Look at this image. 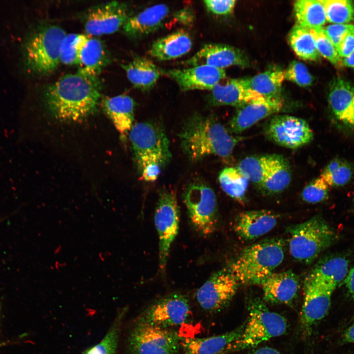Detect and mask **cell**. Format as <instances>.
I'll list each match as a JSON object with an SVG mask.
<instances>
[{
	"instance_id": "47",
	"label": "cell",
	"mask_w": 354,
	"mask_h": 354,
	"mask_svg": "<svg viewBox=\"0 0 354 354\" xmlns=\"http://www.w3.org/2000/svg\"><path fill=\"white\" fill-rule=\"evenodd\" d=\"M343 283L350 296L354 298V266L349 270Z\"/></svg>"
},
{
	"instance_id": "4",
	"label": "cell",
	"mask_w": 354,
	"mask_h": 354,
	"mask_svg": "<svg viewBox=\"0 0 354 354\" xmlns=\"http://www.w3.org/2000/svg\"><path fill=\"white\" fill-rule=\"evenodd\" d=\"M66 34L62 28L55 25L37 28L30 32L22 47L26 69L38 75L53 72L60 62V48Z\"/></svg>"
},
{
	"instance_id": "40",
	"label": "cell",
	"mask_w": 354,
	"mask_h": 354,
	"mask_svg": "<svg viewBox=\"0 0 354 354\" xmlns=\"http://www.w3.org/2000/svg\"><path fill=\"white\" fill-rule=\"evenodd\" d=\"M323 28L309 29L315 40L317 50L320 56L328 60L332 64L339 65L341 64V58Z\"/></svg>"
},
{
	"instance_id": "14",
	"label": "cell",
	"mask_w": 354,
	"mask_h": 354,
	"mask_svg": "<svg viewBox=\"0 0 354 354\" xmlns=\"http://www.w3.org/2000/svg\"><path fill=\"white\" fill-rule=\"evenodd\" d=\"M130 16L126 3L113 1L101 4L88 10L85 30L89 36L111 34L122 28Z\"/></svg>"
},
{
	"instance_id": "42",
	"label": "cell",
	"mask_w": 354,
	"mask_h": 354,
	"mask_svg": "<svg viewBox=\"0 0 354 354\" xmlns=\"http://www.w3.org/2000/svg\"><path fill=\"white\" fill-rule=\"evenodd\" d=\"M284 73L285 79L301 87L310 86L313 82V76L307 67L301 62L293 61Z\"/></svg>"
},
{
	"instance_id": "7",
	"label": "cell",
	"mask_w": 354,
	"mask_h": 354,
	"mask_svg": "<svg viewBox=\"0 0 354 354\" xmlns=\"http://www.w3.org/2000/svg\"><path fill=\"white\" fill-rule=\"evenodd\" d=\"M129 139L139 171L151 163H159L164 168L170 161L169 141L161 124L148 121L136 123L129 132Z\"/></svg>"
},
{
	"instance_id": "6",
	"label": "cell",
	"mask_w": 354,
	"mask_h": 354,
	"mask_svg": "<svg viewBox=\"0 0 354 354\" xmlns=\"http://www.w3.org/2000/svg\"><path fill=\"white\" fill-rule=\"evenodd\" d=\"M249 316L240 337L229 347L227 353L255 348L263 342L280 336L286 331L285 318L271 311L258 297L248 300Z\"/></svg>"
},
{
	"instance_id": "22",
	"label": "cell",
	"mask_w": 354,
	"mask_h": 354,
	"mask_svg": "<svg viewBox=\"0 0 354 354\" xmlns=\"http://www.w3.org/2000/svg\"><path fill=\"white\" fill-rule=\"evenodd\" d=\"M328 102L335 118L343 125L354 127V87L346 80L335 78L329 86Z\"/></svg>"
},
{
	"instance_id": "50",
	"label": "cell",
	"mask_w": 354,
	"mask_h": 354,
	"mask_svg": "<svg viewBox=\"0 0 354 354\" xmlns=\"http://www.w3.org/2000/svg\"><path fill=\"white\" fill-rule=\"evenodd\" d=\"M341 64L346 67L354 69V51L349 56L343 59Z\"/></svg>"
},
{
	"instance_id": "3",
	"label": "cell",
	"mask_w": 354,
	"mask_h": 354,
	"mask_svg": "<svg viewBox=\"0 0 354 354\" xmlns=\"http://www.w3.org/2000/svg\"><path fill=\"white\" fill-rule=\"evenodd\" d=\"M284 253L282 239H266L244 248L227 267L239 284L261 285L282 263Z\"/></svg>"
},
{
	"instance_id": "38",
	"label": "cell",
	"mask_w": 354,
	"mask_h": 354,
	"mask_svg": "<svg viewBox=\"0 0 354 354\" xmlns=\"http://www.w3.org/2000/svg\"><path fill=\"white\" fill-rule=\"evenodd\" d=\"M126 310H121L102 340L86 350L83 354H116L121 321Z\"/></svg>"
},
{
	"instance_id": "34",
	"label": "cell",
	"mask_w": 354,
	"mask_h": 354,
	"mask_svg": "<svg viewBox=\"0 0 354 354\" xmlns=\"http://www.w3.org/2000/svg\"><path fill=\"white\" fill-rule=\"evenodd\" d=\"M274 156L246 157L239 162L236 168L249 181L261 185L272 163Z\"/></svg>"
},
{
	"instance_id": "9",
	"label": "cell",
	"mask_w": 354,
	"mask_h": 354,
	"mask_svg": "<svg viewBox=\"0 0 354 354\" xmlns=\"http://www.w3.org/2000/svg\"><path fill=\"white\" fill-rule=\"evenodd\" d=\"M131 354H176L182 338L176 331L138 321L128 339Z\"/></svg>"
},
{
	"instance_id": "12",
	"label": "cell",
	"mask_w": 354,
	"mask_h": 354,
	"mask_svg": "<svg viewBox=\"0 0 354 354\" xmlns=\"http://www.w3.org/2000/svg\"><path fill=\"white\" fill-rule=\"evenodd\" d=\"M191 308L184 295L174 293L167 295L151 304L138 321L165 328L177 326L189 319Z\"/></svg>"
},
{
	"instance_id": "17",
	"label": "cell",
	"mask_w": 354,
	"mask_h": 354,
	"mask_svg": "<svg viewBox=\"0 0 354 354\" xmlns=\"http://www.w3.org/2000/svg\"><path fill=\"white\" fill-rule=\"evenodd\" d=\"M247 58L239 49L229 45H205L183 64L187 66L206 65L224 69L232 65L247 66Z\"/></svg>"
},
{
	"instance_id": "13",
	"label": "cell",
	"mask_w": 354,
	"mask_h": 354,
	"mask_svg": "<svg viewBox=\"0 0 354 354\" xmlns=\"http://www.w3.org/2000/svg\"><path fill=\"white\" fill-rule=\"evenodd\" d=\"M266 131L270 140L292 149L308 144L314 137L312 130L305 120L289 115L274 116L269 121Z\"/></svg>"
},
{
	"instance_id": "30",
	"label": "cell",
	"mask_w": 354,
	"mask_h": 354,
	"mask_svg": "<svg viewBox=\"0 0 354 354\" xmlns=\"http://www.w3.org/2000/svg\"><path fill=\"white\" fill-rule=\"evenodd\" d=\"M285 79L284 71L279 69L267 70L244 78L249 89L265 98L279 97Z\"/></svg>"
},
{
	"instance_id": "2",
	"label": "cell",
	"mask_w": 354,
	"mask_h": 354,
	"mask_svg": "<svg viewBox=\"0 0 354 354\" xmlns=\"http://www.w3.org/2000/svg\"><path fill=\"white\" fill-rule=\"evenodd\" d=\"M178 136L184 153L192 161L210 155L228 158L238 142L216 118L197 113L185 121Z\"/></svg>"
},
{
	"instance_id": "10",
	"label": "cell",
	"mask_w": 354,
	"mask_h": 354,
	"mask_svg": "<svg viewBox=\"0 0 354 354\" xmlns=\"http://www.w3.org/2000/svg\"><path fill=\"white\" fill-rule=\"evenodd\" d=\"M154 224L159 239V268L163 271L179 230V210L173 191L164 190L160 193L155 209Z\"/></svg>"
},
{
	"instance_id": "21",
	"label": "cell",
	"mask_w": 354,
	"mask_h": 354,
	"mask_svg": "<svg viewBox=\"0 0 354 354\" xmlns=\"http://www.w3.org/2000/svg\"><path fill=\"white\" fill-rule=\"evenodd\" d=\"M210 91L208 101L212 106L227 105L239 108L251 101L264 97L249 89L244 78L221 81Z\"/></svg>"
},
{
	"instance_id": "33",
	"label": "cell",
	"mask_w": 354,
	"mask_h": 354,
	"mask_svg": "<svg viewBox=\"0 0 354 354\" xmlns=\"http://www.w3.org/2000/svg\"><path fill=\"white\" fill-rule=\"evenodd\" d=\"M289 40L291 48L299 58L311 61L320 59L315 40L309 29L296 24L291 30Z\"/></svg>"
},
{
	"instance_id": "26",
	"label": "cell",
	"mask_w": 354,
	"mask_h": 354,
	"mask_svg": "<svg viewBox=\"0 0 354 354\" xmlns=\"http://www.w3.org/2000/svg\"><path fill=\"white\" fill-rule=\"evenodd\" d=\"M349 261L341 255H329L320 259L308 275L333 291L340 286L349 271Z\"/></svg>"
},
{
	"instance_id": "44",
	"label": "cell",
	"mask_w": 354,
	"mask_h": 354,
	"mask_svg": "<svg viewBox=\"0 0 354 354\" xmlns=\"http://www.w3.org/2000/svg\"><path fill=\"white\" fill-rule=\"evenodd\" d=\"M234 0H206L205 6L208 12L218 15H226L231 13L235 6Z\"/></svg>"
},
{
	"instance_id": "11",
	"label": "cell",
	"mask_w": 354,
	"mask_h": 354,
	"mask_svg": "<svg viewBox=\"0 0 354 354\" xmlns=\"http://www.w3.org/2000/svg\"><path fill=\"white\" fill-rule=\"evenodd\" d=\"M239 285L227 266L214 272L198 289L196 299L208 313L219 312L228 306Z\"/></svg>"
},
{
	"instance_id": "24",
	"label": "cell",
	"mask_w": 354,
	"mask_h": 354,
	"mask_svg": "<svg viewBox=\"0 0 354 354\" xmlns=\"http://www.w3.org/2000/svg\"><path fill=\"white\" fill-rule=\"evenodd\" d=\"M244 324L223 334L206 337L182 338L184 354H225L241 336Z\"/></svg>"
},
{
	"instance_id": "8",
	"label": "cell",
	"mask_w": 354,
	"mask_h": 354,
	"mask_svg": "<svg viewBox=\"0 0 354 354\" xmlns=\"http://www.w3.org/2000/svg\"><path fill=\"white\" fill-rule=\"evenodd\" d=\"M183 198L195 230L205 236L212 234L216 230L218 216L217 199L211 188L203 181H195L186 188Z\"/></svg>"
},
{
	"instance_id": "15",
	"label": "cell",
	"mask_w": 354,
	"mask_h": 354,
	"mask_svg": "<svg viewBox=\"0 0 354 354\" xmlns=\"http://www.w3.org/2000/svg\"><path fill=\"white\" fill-rule=\"evenodd\" d=\"M162 75L174 80L180 90H211L226 78L224 69L206 65L190 66L183 69H165L160 68Z\"/></svg>"
},
{
	"instance_id": "25",
	"label": "cell",
	"mask_w": 354,
	"mask_h": 354,
	"mask_svg": "<svg viewBox=\"0 0 354 354\" xmlns=\"http://www.w3.org/2000/svg\"><path fill=\"white\" fill-rule=\"evenodd\" d=\"M192 46V40L190 34L181 29L157 39L150 46L148 53L157 60L166 61L186 55Z\"/></svg>"
},
{
	"instance_id": "20",
	"label": "cell",
	"mask_w": 354,
	"mask_h": 354,
	"mask_svg": "<svg viewBox=\"0 0 354 354\" xmlns=\"http://www.w3.org/2000/svg\"><path fill=\"white\" fill-rule=\"evenodd\" d=\"M278 216L268 210H254L239 213L236 217L234 229L242 239L250 241L266 234L276 226Z\"/></svg>"
},
{
	"instance_id": "41",
	"label": "cell",
	"mask_w": 354,
	"mask_h": 354,
	"mask_svg": "<svg viewBox=\"0 0 354 354\" xmlns=\"http://www.w3.org/2000/svg\"><path fill=\"white\" fill-rule=\"evenodd\" d=\"M330 186L321 176L312 180L303 189L301 197L309 204H317L325 200L328 197Z\"/></svg>"
},
{
	"instance_id": "49",
	"label": "cell",
	"mask_w": 354,
	"mask_h": 354,
	"mask_svg": "<svg viewBox=\"0 0 354 354\" xmlns=\"http://www.w3.org/2000/svg\"><path fill=\"white\" fill-rule=\"evenodd\" d=\"M344 340L347 342L354 343V322L345 331Z\"/></svg>"
},
{
	"instance_id": "23",
	"label": "cell",
	"mask_w": 354,
	"mask_h": 354,
	"mask_svg": "<svg viewBox=\"0 0 354 354\" xmlns=\"http://www.w3.org/2000/svg\"><path fill=\"white\" fill-rule=\"evenodd\" d=\"M170 12L166 4L160 3L148 7L134 16H131L122 27L124 33L132 38L148 35L159 30Z\"/></svg>"
},
{
	"instance_id": "18",
	"label": "cell",
	"mask_w": 354,
	"mask_h": 354,
	"mask_svg": "<svg viewBox=\"0 0 354 354\" xmlns=\"http://www.w3.org/2000/svg\"><path fill=\"white\" fill-rule=\"evenodd\" d=\"M283 105L280 96L261 97L251 101L238 108L230 121V130L236 134L241 133L262 119L278 113Z\"/></svg>"
},
{
	"instance_id": "19",
	"label": "cell",
	"mask_w": 354,
	"mask_h": 354,
	"mask_svg": "<svg viewBox=\"0 0 354 354\" xmlns=\"http://www.w3.org/2000/svg\"><path fill=\"white\" fill-rule=\"evenodd\" d=\"M263 300L271 304H291L297 297L299 279L291 270L273 272L261 284Z\"/></svg>"
},
{
	"instance_id": "5",
	"label": "cell",
	"mask_w": 354,
	"mask_h": 354,
	"mask_svg": "<svg viewBox=\"0 0 354 354\" xmlns=\"http://www.w3.org/2000/svg\"><path fill=\"white\" fill-rule=\"evenodd\" d=\"M287 233L291 255L306 264L313 262L338 238L335 229L319 215L289 227Z\"/></svg>"
},
{
	"instance_id": "1",
	"label": "cell",
	"mask_w": 354,
	"mask_h": 354,
	"mask_svg": "<svg viewBox=\"0 0 354 354\" xmlns=\"http://www.w3.org/2000/svg\"><path fill=\"white\" fill-rule=\"evenodd\" d=\"M101 92L98 76L78 71L62 76L50 85L44 98L48 110L56 119L75 122L95 113Z\"/></svg>"
},
{
	"instance_id": "31",
	"label": "cell",
	"mask_w": 354,
	"mask_h": 354,
	"mask_svg": "<svg viewBox=\"0 0 354 354\" xmlns=\"http://www.w3.org/2000/svg\"><path fill=\"white\" fill-rule=\"evenodd\" d=\"M297 25L308 29L323 27L326 19L324 5L317 0H298L294 5Z\"/></svg>"
},
{
	"instance_id": "43",
	"label": "cell",
	"mask_w": 354,
	"mask_h": 354,
	"mask_svg": "<svg viewBox=\"0 0 354 354\" xmlns=\"http://www.w3.org/2000/svg\"><path fill=\"white\" fill-rule=\"evenodd\" d=\"M323 29L331 41L336 50L344 37L348 34L354 32V25L352 24H331Z\"/></svg>"
},
{
	"instance_id": "36",
	"label": "cell",
	"mask_w": 354,
	"mask_h": 354,
	"mask_svg": "<svg viewBox=\"0 0 354 354\" xmlns=\"http://www.w3.org/2000/svg\"><path fill=\"white\" fill-rule=\"evenodd\" d=\"M353 169L349 162L341 158H335L325 167L320 175L330 187H339L351 179Z\"/></svg>"
},
{
	"instance_id": "29",
	"label": "cell",
	"mask_w": 354,
	"mask_h": 354,
	"mask_svg": "<svg viewBox=\"0 0 354 354\" xmlns=\"http://www.w3.org/2000/svg\"><path fill=\"white\" fill-rule=\"evenodd\" d=\"M107 62V54L102 42L96 38L88 36L80 51L78 71L98 76Z\"/></svg>"
},
{
	"instance_id": "27",
	"label": "cell",
	"mask_w": 354,
	"mask_h": 354,
	"mask_svg": "<svg viewBox=\"0 0 354 354\" xmlns=\"http://www.w3.org/2000/svg\"><path fill=\"white\" fill-rule=\"evenodd\" d=\"M103 108L122 138L131 130L134 120L135 102L132 97L121 94L106 98Z\"/></svg>"
},
{
	"instance_id": "51",
	"label": "cell",
	"mask_w": 354,
	"mask_h": 354,
	"mask_svg": "<svg viewBox=\"0 0 354 354\" xmlns=\"http://www.w3.org/2000/svg\"><path fill=\"white\" fill-rule=\"evenodd\" d=\"M8 217H9V216H6L3 217L1 218V219H0V224L2 221H3L4 220H5L6 218H7Z\"/></svg>"
},
{
	"instance_id": "37",
	"label": "cell",
	"mask_w": 354,
	"mask_h": 354,
	"mask_svg": "<svg viewBox=\"0 0 354 354\" xmlns=\"http://www.w3.org/2000/svg\"><path fill=\"white\" fill-rule=\"evenodd\" d=\"M326 21L333 24H349L354 20V2L348 0H320Z\"/></svg>"
},
{
	"instance_id": "39",
	"label": "cell",
	"mask_w": 354,
	"mask_h": 354,
	"mask_svg": "<svg viewBox=\"0 0 354 354\" xmlns=\"http://www.w3.org/2000/svg\"><path fill=\"white\" fill-rule=\"evenodd\" d=\"M88 36L78 33L66 34L60 48V62L66 65L78 64L80 51Z\"/></svg>"
},
{
	"instance_id": "32",
	"label": "cell",
	"mask_w": 354,
	"mask_h": 354,
	"mask_svg": "<svg viewBox=\"0 0 354 354\" xmlns=\"http://www.w3.org/2000/svg\"><path fill=\"white\" fill-rule=\"evenodd\" d=\"M291 173L287 162L283 157L275 155L272 163L260 185L267 193L281 192L289 185Z\"/></svg>"
},
{
	"instance_id": "45",
	"label": "cell",
	"mask_w": 354,
	"mask_h": 354,
	"mask_svg": "<svg viewBox=\"0 0 354 354\" xmlns=\"http://www.w3.org/2000/svg\"><path fill=\"white\" fill-rule=\"evenodd\" d=\"M354 51V32L347 35L340 44L337 52L341 58H344Z\"/></svg>"
},
{
	"instance_id": "28",
	"label": "cell",
	"mask_w": 354,
	"mask_h": 354,
	"mask_svg": "<svg viewBox=\"0 0 354 354\" xmlns=\"http://www.w3.org/2000/svg\"><path fill=\"white\" fill-rule=\"evenodd\" d=\"M121 66L133 87L142 91L151 89L161 75L160 68L144 57H135L128 63L122 64Z\"/></svg>"
},
{
	"instance_id": "48",
	"label": "cell",
	"mask_w": 354,
	"mask_h": 354,
	"mask_svg": "<svg viewBox=\"0 0 354 354\" xmlns=\"http://www.w3.org/2000/svg\"><path fill=\"white\" fill-rule=\"evenodd\" d=\"M251 354H282L277 350L268 347H261L253 351Z\"/></svg>"
},
{
	"instance_id": "16",
	"label": "cell",
	"mask_w": 354,
	"mask_h": 354,
	"mask_svg": "<svg viewBox=\"0 0 354 354\" xmlns=\"http://www.w3.org/2000/svg\"><path fill=\"white\" fill-rule=\"evenodd\" d=\"M333 291L327 285L308 276L306 277L300 315L301 325L306 330L311 329L326 315Z\"/></svg>"
},
{
	"instance_id": "35",
	"label": "cell",
	"mask_w": 354,
	"mask_h": 354,
	"mask_svg": "<svg viewBox=\"0 0 354 354\" xmlns=\"http://www.w3.org/2000/svg\"><path fill=\"white\" fill-rule=\"evenodd\" d=\"M218 180L222 190L237 201L243 200L249 181L236 167H227L220 173Z\"/></svg>"
},
{
	"instance_id": "46",
	"label": "cell",
	"mask_w": 354,
	"mask_h": 354,
	"mask_svg": "<svg viewBox=\"0 0 354 354\" xmlns=\"http://www.w3.org/2000/svg\"><path fill=\"white\" fill-rule=\"evenodd\" d=\"M175 16L178 21L184 25H189L193 21V12L188 8H185L178 11Z\"/></svg>"
}]
</instances>
